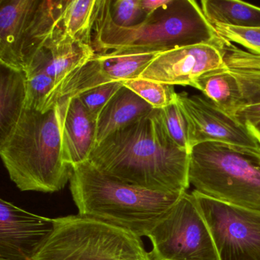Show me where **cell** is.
I'll return each instance as SVG.
<instances>
[{"mask_svg": "<svg viewBox=\"0 0 260 260\" xmlns=\"http://www.w3.org/2000/svg\"><path fill=\"white\" fill-rule=\"evenodd\" d=\"M159 111L161 119L169 136L174 141L175 144L190 153L191 148L188 137V122L176 99L168 106L159 109Z\"/></svg>", "mask_w": 260, "mask_h": 260, "instance_id": "23", "label": "cell"}, {"mask_svg": "<svg viewBox=\"0 0 260 260\" xmlns=\"http://www.w3.org/2000/svg\"><path fill=\"white\" fill-rule=\"evenodd\" d=\"M96 121L80 98L71 99L62 132L63 159L74 167L89 160L95 145Z\"/></svg>", "mask_w": 260, "mask_h": 260, "instance_id": "16", "label": "cell"}, {"mask_svg": "<svg viewBox=\"0 0 260 260\" xmlns=\"http://www.w3.org/2000/svg\"><path fill=\"white\" fill-rule=\"evenodd\" d=\"M223 63L191 84L220 109L235 117L238 111L260 104V55L222 39Z\"/></svg>", "mask_w": 260, "mask_h": 260, "instance_id": "8", "label": "cell"}, {"mask_svg": "<svg viewBox=\"0 0 260 260\" xmlns=\"http://www.w3.org/2000/svg\"><path fill=\"white\" fill-rule=\"evenodd\" d=\"M33 260H152L141 237L77 215L54 218V230Z\"/></svg>", "mask_w": 260, "mask_h": 260, "instance_id": "6", "label": "cell"}, {"mask_svg": "<svg viewBox=\"0 0 260 260\" xmlns=\"http://www.w3.org/2000/svg\"><path fill=\"white\" fill-rule=\"evenodd\" d=\"M89 161L109 177L149 191L182 194L190 185V153L169 136L159 109L95 145Z\"/></svg>", "mask_w": 260, "mask_h": 260, "instance_id": "1", "label": "cell"}, {"mask_svg": "<svg viewBox=\"0 0 260 260\" xmlns=\"http://www.w3.org/2000/svg\"><path fill=\"white\" fill-rule=\"evenodd\" d=\"M27 77L25 71L1 64L0 141L16 127L25 109Z\"/></svg>", "mask_w": 260, "mask_h": 260, "instance_id": "18", "label": "cell"}, {"mask_svg": "<svg viewBox=\"0 0 260 260\" xmlns=\"http://www.w3.org/2000/svg\"><path fill=\"white\" fill-rule=\"evenodd\" d=\"M109 10L112 22L124 28L136 26L147 17L141 0H109Z\"/></svg>", "mask_w": 260, "mask_h": 260, "instance_id": "24", "label": "cell"}, {"mask_svg": "<svg viewBox=\"0 0 260 260\" xmlns=\"http://www.w3.org/2000/svg\"><path fill=\"white\" fill-rule=\"evenodd\" d=\"M159 53H95L54 86L47 103L54 104L62 99L80 97L100 86L138 78Z\"/></svg>", "mask_w": 260, "mask_h": 260, "instance_id": "10", "label": "cell"}, {"mask_svg": "<svg viewBox=\"0 0 260 260\" xmlns=\"http://www.w3.org/2000/svg\"><path fill=\"white\" fill-rule=\"evenodd\" d=\"M188 179L201 194L260 212V149L198 144L190 152Z\"/></svg>", "mask_w": 260, "mask_h": 260, "instance_id": "5", "label": "cell"}, {"mask_svg": "<svg viewBox=\"0 0 260 260\" xmlns=\"http://www.w3.org/2000/svg\"><path fill=\"white\" fill-rule=\"evenodd\" d=\"M71 99L46 111L27 109L0 141V156L12 182L22 191L52 193L70 182L73 167L63 159L62 132Z\"/></svg>", "mask_w": 260, "mask_h": 260, "instance_id": "2", "label": "cell"}, {"mask_svg": "<svg viewBox=\"0 0 260 260\" xmlns=\"http://www.w3.org/2000/svg\"><path fill=\"white\" fill-rule=\"evenodd\" d=\"M235 117L249 130L260 145V104L238 111Z\"/></svg>", "mask_w": 260, "mask_h": 260, "instance_id": "27", "label": "cell"}, {"mask_svg": "<svg viewBox=\"0 0 260 260\" xmlns=\"http://www.w3.org/2000/svg\"><path fill=\"white\" fill-rule=\"evenodd\" d=\"M176 100L188 125L190 147L205 142H220L236 147L260 149L247 128L204 95L176 94Z\"/></svg>", "mask_w": 260, "mask_h": 260, "instance_id": "11", "label": "cell"}, {"mask_svg": "<svg viewBox=\"0 0 260 260\" xmlns=\"http://www.w3.org/2000/svg\"><path fill=\"white\" fill-rule=\"evenodd\" d=\"M153 109L147 102L123 86L97 118L95 145L115 132L145 116Z\"/></svg>", "mask_w": 260, "mask_h": 260, "instance_id": "17", "label": "cell"}, {"mask_svg": "<svg viewBox=\"0 0 260 260\" xmlns=\"http://www.w3.org/2000/svg\"><path fill=\"white\" fill-rule=\"evenodd\" d=\"M70 189L80 215L147 237L182 194L149 191L109 177L89 160L73 167Z\"/></svg>", "mask_w": 260, "mask_h": 260, "instance_id": "4", "label": "cell"}, {"mask_svg": "<svg viewBox=\"0 0 260 260\" xmlns=\"http://www.w3.org/2000/svg\"><path fill=\"white\" fill-rule=\"evenodd\" d=\"M170 0H141V7L147 16H150L166 4Z\"/></svg>", "mask_w": 260, "mask_h": 260, "instance_id": "28", "label": "cell"}, {"mask_svg": "<svg viewBox=\"0 0 260 260\" xmlns=\"http://www.w3.org/2000/svg\"><path fill=\"white\" fill-rule=\"evenodd\" d=\"M122 85L147 102L153 109H162L176 99V92L173 86L140 78L122 82Z\"/></svg>", "mask_w": 260, "mask_h": 260, "instance_id": "21", "label": "cell"}, {"mask_svg": "<svg viewBox=\"0 0 260 260\" xmlns=\"http://www.w3.org/2000/svg\"><path fill=\"white\" fill-rule=\"evenodd\" d=\"M201 8L208 22L236 28L260 27V8L237 0H202Z\"/></svg>", "mask_w": 260, "mask_h": 260, "instance_id": "19", "label": "cell"}, {"mask_svg": "<svg viewBox=\"0 0 260 260\" xmlns=\"http://www.w3.org/2000/svg\"><path fill=\"white\" fill-rule=\"evenodd\" d=\"M24 71L27 77L25 109L42 111L55 81L40 68L30 67Z\"/></svg>", "mask_w": 260, "mask_h": 260, "instance_id": "22", "label": "cell"}, {"mask_svg": "<svg viewBox=\"0 0 260 260\" xmlns=\"http://www.w3.org/2000/svg\"><path fill=\"white\" fill-rule=\"evenodd\" d=\"M41 0H0V63L22 70V48Z\"/></svg>", "mask_w": 260, "mask_h": 260, "instance_id": "14", "label": "cell"}, {"mask_svg": "<svg viewBox=\"0 0 260 260\" xmlns=\"http://www.w3.org/2000/svg\"><path fill=\"white\" fill-rule=\"evenodd\" d=\"M220 260H260V212L193 191Z\"/></svg>", "mask_w": 260, "mask_h": 260, "instance_id": "9", "label": "cell"}, {"mask_svg": "<svg viewBox=\"0 0 260 260\" xmlns=\"http://www.w3.org/2000/svg\"><path fill=\"white\" fill-rule=\"evenodd\" d=\"M54 230V218L0 199V260H33Z\"/></svg>", "mask_w": 260, "mask_h": 260, "instance_id": "13", "label": "cell"}, {"mask_svg": "<svg viewBox=\"0 0 260 260\" xmlns=\"http://www.w3.org/2000/svg\"><path fill=\"white\" fill-rule=\"evenodd\" d=\"M220 40L159 53L138 78L169 86H191L199 77L223 63Z\"/></svg>", "mask_w": 260, "mask_h": 260, "instance_id": "12", "label": "cell"}, {"mask_svg": "<svg viewBox=\"0 0 260 260\" xmlns=\"http://www.w3.org/2000/svg\"><path fill=\"white\" fill-rule=\"evenodd\" d=\"M222 39L241 45L252 54L260 55V27L236 28L220 24H211Z\"/></svg>", "mask_w": 260, "mask_h": 260, "instance_id": "25", "label": "cell"}, {"mask_svg": "<svg viewBox=\"0 0 260 260\" xmlns=\"http://www.w3.org/2000/svg\"><path fill=\"white\" fill-rule=\"evenodd\" d=\"M147 237L152 260H220L192 193H182Z\"/></svg>", "mask_w": 260, "mask_h": 260, "instance_id": "7", "label": "cell"}, {"mask_svg": "<svg viewBox=\"0 0 260 260\" xmlns=\"http://www.w3.org/2000/svg\"><path fill=\"white\" fill-rule=\"evenodd\" d=\"M95 54L92 46L72 39L60 28L36 53L26 69L30 67L42 68L54 79L56 86Z\"/></svg>", "mask_w": 260, "mask_h": 260, "instance_id": "15", "label": "cell"}, {"mask_svg": "<svg viewBox=\"0 0 260 260\" xmlns=\"http://www.w3.org/2000/svg\"><path fill=\"white\" fill-rule=\"evenodd\" d=\"M96 0H63L60 25L68 36L92 46Z\"/></svg>", "mask_w": 260, "mask_h": 260, "instance_id": "20", "label": "cell"}, {"mask_svg": "<svg viewBox=\"0 0 260 260\" xmlns=\"http://www.w3.org/2000/svg\"><path fill=\"white\" fill-rule=\"evenodd\" d=\"M122 83H114L92 89L80 95L83 106L89 112L94 121H96L99 115L112 97L122 87Z\"/></svg>", "mask_w": 260, "mask_h": 260, "instance_id": "26", "label": "cell"}, {"mask_svg": "<svg viewBox=\"0 0 260 260\" xmlns=\"http://www.w3.org/2000/svg\"><path fill=\"white\" fill-rule=\"evenodd\" d=\"M194 0H170L136 26L111 19L109 0H96L92 47L95 53L164 52L220 40Z\"/></svg>", "mask_w": 260, "mask_h": 260, "instance_id": "3", "label": "cell"}]
</instances>
